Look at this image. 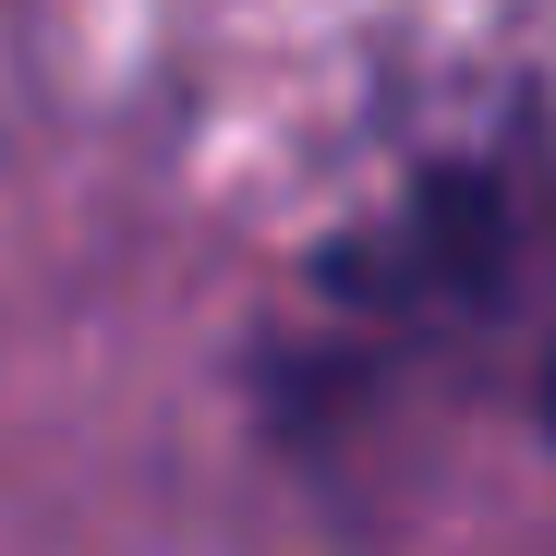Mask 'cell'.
Masks as SVG:
<instances>
[{
  "mask_svg": "<svg viewBox=\"0 0 556 556\" xmlns=\"http://www.w3.org/2000/svg\"><path fill=\"white\" fill-rule=\"evenodd\" d=\"M532 181L508 157H459V169H424L412 194L376 218V230H351L327 266H315V291L363 327H472L520 291V254H532Z\"/></svg>",
  "mask_w": 556,
  "mask_h": 556,
  "instance_id": "cell-1",
  "label": "cell"
},
{
  "mask_svg": "<svg viewBox=\"0 0 556 556\" xmlns=\"http://www.w3.org/2000/svg\"><path fill=\"white\" fill-rule=\"evenodd\" d=\"M544 424H556V339H544Z\"/></svg>",
  "mask_w": 556,
  "mask_h": 556,
  "instance_id": "cell-2",
  "label": "cell"
}]
</instances>
